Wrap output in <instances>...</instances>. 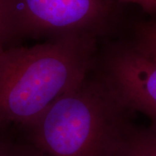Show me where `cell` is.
Wrapping results in <instances>:
<instances>
[{"instance_id": "1", "label": "cell", "mask_w": 156, "mask_h": 156, "mask_svg": "<svg viewBox=\"0 0 156 156\" xmlns=\"http://www.w3.org/2000/svg\"><path fill=\"white\" fill-rule=\"evenodd\" d=\"M134 112L97 68L33 122L18 128L41 156H117Z\"/></svg>"}, {"instance_id": "2", "label": "cell", "mask_w": 156, "mask_h": 156, "mask_svg": "<svg viewBox=\"0 0 156 156\" xmlns=\"http://www.w3.org/2000/svg\"><path fill=\"white\" fill-rule=\"evenodd\" d=\"M98 52L97 39L89 37L0 50V123L33 122L95 69Z\"/></svg>"}, {"instance_id": "3", "label": "cell", "mask_w": 156, "mask_h": 156, "mask_svg": "<svg viewBox=\"0 0 156 156\" xmlns=\"http://www.w3.org/2000/svg\"><path fill=\"white\" fill-rule=\"evenodd\" d=\"M115 7L114 0H0L2 44L5 49L28 39H97L112 28Z\"/></svg>"}, {"instance_id": "4", "label": "cell", "mask_w": 156, "mask_h": 156, "mask_svg": "<svg viewBox=\"0 0 156 156\" xmlns=\"http://www.w3.org/2000/svg\"><path fill=\"white\" fill-rule=\"evenodd\" d=\"M97 68L127 106L156 126V60L134 44L113 43L98 52Z\"/></svg>"}, {"instance_id": "5", "label": "cell", "mask_w": 156, "mask_h": 156, "mask_svg": "<svg viewBox=\"0 0 156 156\" xmlns=\"http://www.w3.org/2000/svg\"><path fill=\"white\" fill-rule=\"evenodd\" d=\"M117 156H156V126L134 127L125 139Z\"/></svg>"}, {"instance_id": "6", "label": "cell", "mask_w": 156, "mask_h": 156, "mask_svg": "<svg viewBox=\"0 0 156 156\" xmlns=\"http://www.w3.org/2000/svg\"><path fill=\"white\" fill-rule=\"evenodd\" d=\"M134 45L144 54L156 60V22L140 27Z\"/></svg>"}, {"instance_id": "7", "label": "cell", "mask_w": 156, "mask_h": 156, "mask_svg": "<svg viewBox=\"0 0 156 156\" xmlns=\"http://www.w3.org/2000/svg\"><path fill=\"white\" fill-rule=\"evenodd\" d=\"M123 3H132L140 6L148 13L156 15V0H117Z\"/></svg>"}, {"instance_id": "8", "label": "cell", "mask_w": 156, "mask_h": 156, "mask_svg": "<svg viewBox=\"0 0 156 156\" xmlns=\"http://www.w3.org/2000/svg\"><path fill=\"white\" fill-rule=\"evenodd\" d=\"M10 134V126L0 123V156Z\"/></svg>"}, {"instance_id": "9", "label": "cell", "mask_w": 156, "mask_h": 156, "mask_svg": "<svg viewBox=\"0 0 156 156\" xmlns=\"http://www.w3.org/2000/svg\"><path fill=\"white\" fill-rule=\"evenodd\" d=\"M4 49V46H3V44H2V40H1V36H0V50Z\"/></svg>"}]
</instances>
